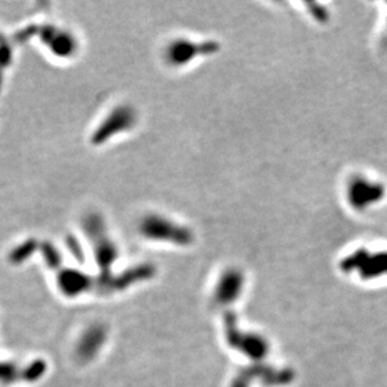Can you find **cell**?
<instances>
[{"instance_id":"obj_1","label":"cell","mask_w":387,"mask_h":387,"mask_svg":"<svg viewBox=\"0 0 387 387\" xmlns=\"http://www.w3.org/2000/svg\"><path fill=\"white\" fill-rule=\"evenodd\" d=\"M384 194V188L379 183H374L368 180H355L354 183L350 186L348 200L351 205L356 208H364L371 206L380 200Z\"/></svg>"}]
</instances>
